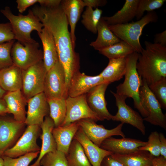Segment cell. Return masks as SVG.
I'll return each mask as SVG.
<instances>
[{"label": "cell", "instance_id": "6da1fadb", "mask_svg": "<svg viewBox=\"0 0 166 166\" xmlns=\"http://www.w3.org/2000/svg\"><path fill=\"white\" fill-rule=\"evenodd\" d=\"M32 10L53 37L59 61L65 72L67 90L72 76L79 70V58L73 46L66 15L60 5L52 8L36 6Z\"/></svg>", "mask_w": 166, "mask_h": 166}, {"label": "cell", "instance_id": "7a4b0ae2", "mask_svg": "<svg viewBox=\"0 0 166 166\" xmlns=\"http://www.w3.org/2000/svg\"><path fill=\"white\" fill-rule=\"evenodd\" d=\"M139 54L136 68L148 85L166 77V46L145 41Z\"/></svg>", "mask_w": 166, "mask_h": 166}, {"label": "cell", "instance_id": "3957f363", "mask_svg": "<svg viewBox=\"0 0 166 166\" xmlns=\"http://www.w3.org/2000/svg\"><path fill=\"white\" fill-rule=\"evenodd\" d=\"M139 54L135 52L125 57L126 66L124 80L123 83L117 86L116 93L127 98H132L135 108L145 118L149 115V113L142 106L140 97L141 79L136 68Z\"/></svg>", "mask_w": 166, "mask_h": 166}, {"label": "cell", "instance_id": "277c9868", "mask_svg": "<svg viewBox=\"0 0 166 166\" xmlns=\"http://www.w3.org/2000/svg\"><path fill=\"white\" fill-rule=\"evenodd\" d=\"M0 11L9 20L15 40L23 44L36 42L31 38V34L34 30L36 31L37 33L41 32L44 26L32 10H29L26 15L20 13L15 15L8 6H6Z\"/></svg>", "mask_w": 166, "mask_h": 166}, {"label": "cell", "instance_id": "5b68a950", "mask_svg": "<svg viewBox=\"0 0 166 166\" xmlns=\"http://www.w3.org/2000/svg\"><path fill=\"white\" fill-rule=\"evenodd\" d=\"M158 16L154 11L148 12L140 19L130 23L109 25L113 33L121 40L123 41L133 47L140 53L143 48L140 38L144 27L149 23L157 21Z\"/></svg>", "mask_w": 166, "mask_h": 166}, {"label": "cell", "instance_id": "8992f818", "mask_svg": "<svg viewBox=\"0 0 166 166\" xmlns=\"http://www.w3.org/2000/svg\"><path fill=\"white\" fill-rule=\"evenodd\" d=\"M47 72L43 60L22 70V89L27 100L44 92Z\"/></svg>", "mask_w": 166, "mask_h": 166}, {"label": "cell", "instance_id": "52a82bcc", "mask_svg": "<svg viewBox=\"0 0 166 166\" xmlns=\"http://www.w3.org/2000/svg\"><path fill=\"white\" fill-rule=\"evenodd\" d=\"M39 47L37 42L24 44L15 42L11 51L13 64L22 70L42 61L43 51Z\"/></svg>", "mask_w": 166, "mask_h": 166}, {"label": "cell", "instance_id": "ba28073f", "mask_svg": "<svg viewBox=\"0 0 166 166\" xmlns=\"http://www.w3.org/2000/svg\"><path fill=\"white\" fill-rule=\"evenodd\" d=\"M140 97L142 106L149 113V115L143 119L144 121L159 126L166 130V115L163 113L160 104L151 91L148 85L142 79L140 89Z\"/></svg>", "mask_w": 166, "mask_h": 166}, {"label": "cell", "instance_id": "9c48e42d", "mask_svg": "<svg viewBox=\"0 0 166 166\" xmlns=\"http://www.w3.org/2000/svg\"><path fill=\"white\" fill-rule=\"evenodd\" d=\"M41 130L38 125H28L14 145L6 150L2 156L15 158L27 153L40 151L41 148L37 140L41 135Z\"/></svg>", "mask_w": 166, "mask_h": 166}, {"label": "cell", "instance_id": "30bf717a", "mask_svg": "<svg viewBox=\"0 0 166 166\" xmlns=\"http://www.w3.org/2000/svg\"><path fill=\"white\" fill-rule=\"evenodd\" d=\"M86 94L75 97L68 96L66 98V116L61 126L85 119H90L95 122L101 121L88 105Z\"/></svg>", "mask_w": 166, "mask_h": 166}, {"label": "cell", "instance_id": "8fae6325", "mask_svg": "<svg viewBox=\"0 0 166 166\" xmlns=\"http://www.w3.org/2000/svg\"><path fill=\"white\" fill-rule=\"evenodd\" d=\"M43 92L47 99L68 97L65 72L59 61L47 72Z\"/></svg>", "mask_w": 166, "mask_h": 166}, {"label": "cell", "instance_id": "7c38bea8", "mask_svg": "<svg viewBox=\"0 0 166 166\" xmlns=\"http://www.w3.org/2000/svg\"><path fill=\"white\" fill-rule=\"evenodd\" d=\"M0 116V156L16 144L24 132V123L6 116Z\"/></svg>", "mask_w": 166, "mask_h": 166}, {"label": "cell", "instance_id": "4fadbf2b", "mask_svg": "<svg viewBox=\"0 0 166 166\" xmlns=\"http://www.w3.org/2000/svg\"><path fill=\"white\" fill-rule=\"evenodd\" d=\"M77 121L88 138L99 147L104 140L113 136L125 137L122 131L124 124L122 123L113 129H108L103 125L97 124L96 122L90 119H82Z\"/></svg>", "mask_w": 166, "mask_h": 166}, {"label": "cell", "instance_id": "5bb4252c", "mask_svg": "<svg viewBox=\"0 0 166 166\" xmlns=\"http://www.w3.org/2000/svg\"><path fill=\"white\" fill-rule=\"evenodd\" d=\"M111 92L115 98L118 109L117 112L115 115H113L111 120L129 124L138 129L143 135H145L146 129L143 119L137 112L126 104L125 100L127 98L112 91Z\"/></svg>", "mask_w": 166, "mask_h": 166}, {"label": "cell", "instance_id": "9a60e30c", "mask_svg": "<svg viewBox=\"0 0 166 166\" xmlns=\"http://www.w3.org/2000/svg\"><path fill=\"white\" fill-rule=\"evenodd\" d=\"M105 82L99 74L90 76L81 73L79 70L74 73L70 80L67 90L68 97H75L86 94L93 87Z\"/></svg>", "mask_w": 166, "mask_h": 166}, {"label": "cell", "instance_id": "2e32d148", "mask_svg": "<svg viewBox=\"0 0 166 166\" xmlns=\"http://www.w3.org/2000/svg\"><path fill=\"white\" fill-rule=\"evenodd\" d=\"M110 84L105 82L92 88L86 94L88 105L92 110L98 117L101 121L110 120L113 115L106 107L105 94Z\"/></svg>", "mask_w": 166, "mask_h": 166}, {"label": "cell", "instance_id": "e0dca14e", "mask_svg": "<svg viewBox=\"0 0 166 166\" xmlns=\"http://www.w3.org/2000/svg\"><path fill=\"white\" fill-rule=\"evenodd\" d=\"M28 110L25 124L27 125L40 126L44 118L49 113V108L44 93L35 95L28 99Z\"/></svg>", "mask_w": 166, "mask_h": 166}, {"label": "cell", "instance_id": "ac0fdd59", "mask_svg": "<svg viewBox=\"0 0 166 166\" xmlns=\"http://www.w3.org/2000/svg\"><path fill=\"white\" fill-rule=\"evenodd\" d=\"M147 143V142L131 138L117 139L110 137L104 140L100 147L113 154H124L136 151Z\"/></svg>", "mask_w": 166, "mask_h": 166}, {"label": "cell", "instance_id": "d6986e66", "mask_svg": "<svg viewBox=\"0 0 166 166\" xmlns=\"http://www.w3.org/2000/svg\"><path fill=\"white\" fill-rule=\"evenodd\" d=\"M73 138L77 140L81 144L92 166H101L104 158L113 154L112 152L103 149L94 144L87 136L80 127Z\"/></svg>", "mask_w": 166, "mask_h": 166}, {"label": "cell", "instance_id": "ffe728a7", "mask_svg": "<svg viewBox=\"0 0 166 166\" xmlns=\"http://www.w3.org/2000/svg\"><path fill=\"white\" fill-rule=\"evenodd\" d=\"M40 127L42 131L40 135L42 140V147L38 158L33 164L29 166H40V160L45 154L57 150V144L52 132L55 124L50 116H47L45 117Z\"/></svg>", "mask_w": 166, "mask_h": 166}, {"label": "cell", "instance_id": "44dd1931", "mask_svg": "<svg viewBox=\"0 0 166 166\" xmlns=\"http://www.w3.org/2000/svg\"><path fill=\"white\" fill-rule=\"evenodd\" d=\"M3 98L6 103L9 113L13 115L14 119L25 123L26 115L25 106L27 101L21 90L7 92Z\"/></svg>", "mask_w": 166, "mask_h": 166}, {"label": "cell", "instance_id": "7402d4cb", "mask_svg": "<svg viewBox=\"0 0 166 166\" xmlns=\"http://www.w3.org/2000/svg\"><path fill=\"white\" fill-rule=\"evenodd\" d=\"M60 5L70 26L72 42L75 49L76 40L75 28L85 7L83 2L81 0H61Z\"/></svg>", "mask_w": 166, "mask_h": 166}, {"label": "cell", "instance_id": "603a6c76", "mask_svg": "<svg viewBox=\"0 0 166 166\" xmlns=\"http://www.w3.org/2000/svg\"><path fill=\"white\" fill-rule=\"evenodd\" d=\"M80 127L78 121L54 127L52 134L57 145V150L66 155L74 136Z\"/></svg>", "mask_w": 166, "mask_h": 166}, {"label": "cell", "instance_id": "cb8c5ba5", "mask_svg": "<svg viewBox=\"0 0 166 166\" xmlns=\"http://www.w3.org/2000/svg\"><path fill=\"white\" fill-rule=\"evenodd\" d=\"M38 34L42 42L43 61L47 71L59 61L55 42L52 34L45 27Z\"/></svg>", "mask_w": 166, "mask_h": 166}, {"label": "cell", "instance_id": "d4e9b609", "mask_svg": "<svg viewBox=\"0 0 166 166\" xmlns=\"http://www.w3.org/2000/svg\"><path fill=\"white\" fill-rule=\"evenodd\" d=\"M0 86L7 92L21 90L22 70L13 64L0 70Z\"/></svg>", "mask_w": 166, "mask_h": 166}, {"label": "cell", "instance_id": "484cf974", "mask_svg": "<svg viewBox=\"0 0 166 166\" xmlns=\"http://www.w3.org/2000/svg\"><path fill=\"white\" fill-rule=\"evenodd\" d=\"M111 156L124 166H152L155 157L148 151L138 149L128 154Z\"/></svg>", "mask_w": 166, "mask_h": 166}, {"label": "cell", "instance_id": "4316f807", "mask_svg": "<svg viewBox=\"0 0 166 166\" xmlns=\"http://www.w3.org/2000/svg\"><path fill=\"white\" fill-rule=\"evenodd\" d=\"M108 26V24L102 17L97 26V38L95 41L90 44L95 49L99 51L121 41L110 30Z\"/></svg>", "mask_w": 166, "mask_h": 166}, {"label": "cell", "instance_id": "83f0119b", "mask_svg": "<svg viewBox=\"0 0 166 166\" xmlns=\"http://www.w3.org/2000/svg\"><path fill=\"white\" fill-rule=\"evenodd\" d=\"M139 0H126L122 8L113 16L102 17L108 25L128 23L135 17Z\"/></svg>", "mask_w": 166, "mask_h": 166}, {"label": "cell", "instance_id": "f1b7e54d", "mask_svg": "<svg viewBox=\"0 0 166 166\" xmlns=\"http://www.w3.org/2000/svg\"><path fill=\"white\" fill-rule=\"evenodd\" d=\"M109 59L108 65L99 74L105 82L110 84L119 80L124 75L126 61L125 57Z\"/></svg>", "mask_w": 166, "mask_h": 166}, {"label": "cell", "instance_id": "f546056e", "mask_svg": "<svg viewBox=\"0 0 166 166\" xmlns=\"http://www.w3.org/2000/svg\"><path fill=\"white\" fill-rule=\"evenodd\" d=\"M66 157L68 166H92L79 142L73 138Z\"/></svg>", "mask_w": 166, "mask_h": 166}, {"label": "cell", "instance_id": "4dcf8cb0", "mask_svg": "<svg viewBox=\"0 0 166 166\" xmlns=\"http://www.w3.org/2000/svg\"><path fill=\"white\" fill-rule=\"evenodd\" d=\"M66 98L47 99L49 116L53 121L55 127L61 126L65 119L66 111Z\"/></svg>", "mask_w": 166, "mask_h": 166}, {"label": "cell", "instance_id": "1f68e13d", "mask_svg": "<svg viewBox=\"0 0 166 166\" xmlns=\"http://www.w3.org/2000/svg\"><path fill=\"white\" fill-rule=\"evenodd\" d=\"M98 51L99 53L109 59L125 58L128 55L136 52L131 46L122 40Z\"/></svg>", "mask_w": 166, "mask_h": 166}, {"label": "cell", "instance_id": "d6a6232c", "mask_svg": "<svg viewBox=\"0 0 166 166\" xmlns=\"http://www.w3.org/2000/svg\"><path fill=\"white\" fill-rule=\"evenodd\" d=\"M102 12L101 10L98 8L93 10L91 7H86L81 16V23L88 30L96 34L97 26L101 18Z\"/></svg>", "mask_w": 166, "mask_h": 166}, {"label": "cell", "instance_id": "836d02e7", "mask_svg": "<svg viewBox=\"0 0 166 166\" xmlns=\"http://www.w3.org/2000/svg\"><path fill=\"white\" fill-rule=\"evenodd\" d=\"M40 166H68L65 154L58 150L49 152L42 158Z\"/></svg>", "mask_w": 166, "mask_h": 166}, {"label": "cell", "instance_id": "e575fe53", "mask_svg": "<svg viewBox=\"0 0 166 166\" xmlns=\"http://www.w3.org/2000/svg\"><path fill=\"white\" fill-rule=\"evenodd\" d=\"M161 108L166 109V77H163L148 85Z\"/></svg>", "mask_w": 166, "mask_h": 166}, {"label": "cell", "instance_id": "d590c367", "mask_svg": "<svg viewBox=\"0 0 166 166\" xmlns=\"http://www.w3.org/2000/svg\"><path fill=\"white\" fill-rule=\"evenodd\" d=\"M39 153L40 151L31 152L15 158L2 156L4 161V166H29Z\"/></svg>", "mask_w": 166, "mask_h": 166}, {"label": "cell", "instance_id": "8d00e7d4", "mask_svg": "<svg viewBox=\"0 0 166 166\" xmlns=\"http://www.w3.org/2000/svg\"><path fill=\"white\" fill-rule=\"evenodd\" d=\"M165 0H139L135 17L137 20L141 19L145 11L150 12L160 8Z\"/></svg>", "mask_w": 166, "mask_h": 166}, {"label": "cell", "instance_id": "74e56055", "mask_svg": "<svg viewBox=\"0 0 166 166\" xmlns=\"http://www.w3.org/2000/svg\"><path fill=\"white\" fill-rule=\"evenodd\" d=\"M148 141L144 146L139 147L138 150L148 151L155 157L160 156V142L159 133L156 131L152 132L148 138Z\"/></svg>", "mask_w": 166, "mask_h": 166}, {"label": "cell", "instance_id": "f35d334b", "mask_svg": "<svg viewBox=\"0 0 166 166\" xmlns=\"http://www.w3.org/2000/svg\"><path fill=\"white\" fill-rule=\"evenodd\" d=\"M15 40L0 44V70L13 64L11 51Z\"/></svg>", "mask_w": 166, "mask_h": 166}, {"label": "cell", "instance_id": "ab89813d", "mask_svg": "<svg viewBox=\"0 0 166 166\" xmlns=\"http://www.w3.org/2000/svg\"><path fill=\"white\" fill-rule=\"evenodd\" d=\"M14 40V35L10 23H0V44Z\"/></svg>", "mask_w": 166, "mask_h": 166}, {"label": "cell", "instance_id": "60d3db41", "mask_svg": "<svg viewBox=\"0 0 166 166\" xmlns=\"http://www.w3.org/2000/svg\"><path fill=\"white\" fill-rule=\"evenodd\" d=\"M39 0H17V8L20 14L24 12L29 7L36 3H39Z\"/></svg>", "mask_w": 166, "mask_h": 166}, {"label": "cell", "instance_id": "b9f144b4", "mask_svg": "<svg viewBox=\"0 0 166 166\" xmlns=\"http://www.w3.org/2000/svg\"><path fill=\"white\" fill-rule=\"evenodd\" d=\"M101 166H124L119 161L113 158L111 155L105 157L102 160Z\"/></svg>", "mask_w": 166, "mask_h": 166}, {"label": "cell", "instance_id": "7bdbcfd3", "mask_svg": "<svg viewBox=\"0 0 166 166\" xmlns=\"http://www.w3.org/2000/svg\"><path fill=\"white\" fill-rule=\"evenodd\" d=\"M84 6L89 7L93 8H97L98 6L105 5L107 3L106 0H82Z\"/></svg>", "mask_w": 166, "mask_h": 166}, {"label": "cell", "instance_id": "ee69618b", "mask_svg": "<svg viewBox=\"0 0 166 166\" xmlns=\"http://www.w3.org/2000/svg\"><path fill=\"white\" fill-rule=\"evenodd\" d=\"M61 0H39L40 6L48 8H52L59 6L61 4Z\"/></svg>", "mask_w": 166, "mask_h": 166}, {"label": "cell", "instance_id": "f6af8a7d", "mask_svg": "<svg viewBox=\"0 0 166 166\" xmlns=\"http://www.w3.org/2000/svg\"><path fill=\"white\" fill-rule=\"evenodd\" d=\"M154 43L158 44L162 46H166V31L156 34L155 35Z\"/></svg>", "mask_w": 166, "mask_h": 166}, {"label": "cell", "instance_id": "bcb514c9", "mask_svg": "<svg viewBox=\"0 0 166 166\" xmlns=\"http://www.w3.org/2000/svg\"><path fill=\"white\" fill-rule=\"evenodd\" d=\"M159 137L160 142V156L166 159V138L162 132L159 133Z\"/></svg>", "mask_w": 166, "mask_h": 166}, {"label": "cell", "instance_id": "7dc6e473", "mask_svg": "<svg viewBox=\"0 0 166 166\" xmlns=\"http://www.w3.org/2000/svg\"><path fill=\"white\" fill-rule=\"evenodd\" d=\"M152 166H166V159L160 156L155 157Z\"/></svg>", "mask_w": 166, "mask_h": 166}, {"label": "cell", "instance_id": "c3c4849f", "mask_svg": "<svg viewBox=\"0 0 166 166\" xmlns=\"http://www.w3.org/2000/svg\"><path fill=\"white\" fill-rule=\"evenodd\" d=\"M9 113L6 104L3 98L0 99V116Z\"/></svg>", "mask_w": 166, "mask_h": 166}, {"label": "cell", "instance_id": "681fc988", "mask_svg": "<svg viewBox=\"0 0 166 166\" xmlns=\"http://www.w3.org/2000/svg\"><path fill=\"white\" fill-rule=\"evenodd\" d=\"M7 92L0 86V99L3 98Z\"/></svg>", "mask_w": 166, "mask_h": 166}, {"label": "cell", "instance_id": "f907efd6", "mask_svg": "<svg viewBox=\"0 0 166 166\" xmlns=\"http://www.w3.org/2000/svg\"><path fill=\"white\" fill-rule=\"evenodd\" d=\"M4 161L2 156H0V166H4Z\"/></svg>", "mask_w": 166, "mask_h": 166}]
</instances>
